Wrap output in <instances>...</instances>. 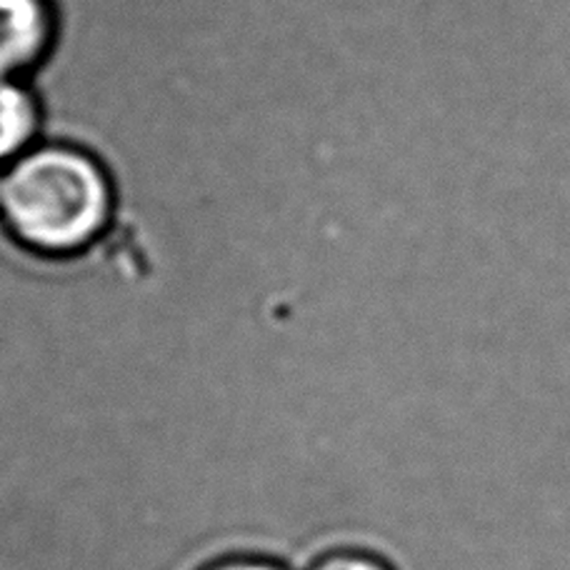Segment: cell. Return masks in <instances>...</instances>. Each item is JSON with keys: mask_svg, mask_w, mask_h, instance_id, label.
Segmentation results:
<instances>
[{"mask_svg": "<svg viewBox=\"0 0 570 570\" xmlns=\"http://www.w3.org/2000/svg\"><path fill=\"white\" fill-rule=\"evenodd\" d=\"M118 208L108 166L76 142L46 138L0 170V226L36 258H98L114 240Z\"/></svg>", "mask_w": 570, "mask_h": 570, "instance_id": "cell-1", "label": "cell"}, {"mask_svg": "<svg viewBox=\"0 0 570 570\" xmlns=\"http://www.w3.org/2000/svg\"><path fill=\"white\" fill-rule=\"evenodd\" d=\"M58 40L53 0H0V76L33 80Z\"/></svg>", "mask_w": 570, "mask_h": 570, "instance_id": "cell-2", "label": "cell"}, {"mask_svg": "<svg viewBox=\"0 0 570 570\" xmlns=\"http://www.w3.org/2000/svg\"><path fill=\"white\" fill-rule=\"evenodd\" d=\"M46 104L36 83L0 76V170L46 140Z\"/></svg>", "mask_w": 570, "mask_h": 570, "instance_id": "cell-3", "label": "cell"}, {"mask_svg": "<svg viewBox=\"0 0 570 570\" xmlns=\"http://www.w3.org/2000/svg\"><path fill=\"white\" fill-rule=\"evenodd\" d=\"M311 570H393L379 556L361 551H338L321 558Z\"/></svg>", "mask_w": 570, "mask_h": 570, "instance_id": "cell-4", "label": "cell"}, {"mask_svg": "<svg viewBox=\"0 0 570 570\" xmlns=\"http://www.w3.org/2000/svg\"><path fill=\"white\" fill-rule=\"evenodd\" d=\"M208 570H283V568L268 561H256V558H236V561H223V563L210 566Z\"/></svg>", "mask_w": 570, "mask_h": 570, "instance_id": "cell-5", "label": "cell"}]
</instances>
